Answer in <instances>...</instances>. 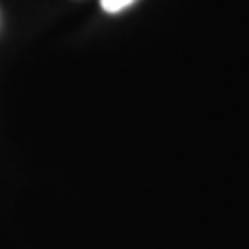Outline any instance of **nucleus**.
<instances>
[{"label": "nucleus", "instance_id": "1", "mask_svg": "<svg viewBox=\"0 0 249 249\" xmlns=\"http://www.w3.org/2000/svg\"><path fill=\"white\" fill-rule=\"evenodd\" d=\"M133 2H135V0H100V4H102V9H104L106 13H110V15L124 11V9H127V6H131Z\"/></svg>", "mask_w": 249, "mask_h": 249}]
</instances>
